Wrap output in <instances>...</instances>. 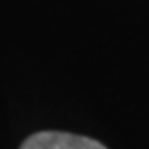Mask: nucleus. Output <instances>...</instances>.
<instances>
[{"label": "nucleus", "mask_w": 149, "mask_h": 149, "mask_svg": "<svg viewBox=\"0 0 149 149\" xmlns=\"http://www.w3.org/2000/svg\"><path fill=\"white\" fill-rule=\"evenodd\" d=\"M19 149H107L97 139L66 132H37L29 136Z\"/></svg>", "instance_id": "obj_1"}]
</instances>
